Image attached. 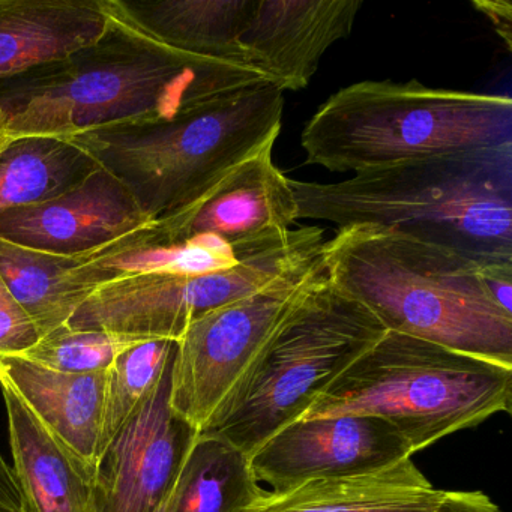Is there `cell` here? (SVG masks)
<instances>
[{"mask_svg":"<svg viewBox=\"0 0 512 512\" xmlns=\"http://www.w3.org/2000/svg\"><path fill=\"white\" fill-rule=\"evenodd\" d=\"M22 512H97L95 484L70 460L16 392L0 382Z\"/></svg>","mask_w":512,"mask_h":512,"instance_id":"19","label":"cell"},{"mask_svg":"<svg viewBox=\"0 0 512 512\" xmlns=\"http://www.w3.org/2000/svg\"><path fill=\"white\" fill-rule=\"evenodd\" d=\"M508 142L511 97L427 88L416 80L346 86L317 109L301 136L307 163L355 175Z\"/></svg>","mask_w":512,"mask_h":512,"instance_id":"5","label":"cell"},{"mask_svg":"<svg viewBox=\"0 0 512 512\" xmlns=\"http://www.w3.org/2000/svg\"><path fill=\"white\" fill-rule=\"evenodd\" d=\"M143 340L145 338L65 325L44 335L22 356L61 373H97L109 370L124 350Z\"/></svg>","mask_w":512,"mask_h":512,"instance_id":"24","label":"cell"},{"mask_svg":"<svg viewBox=\"0 0 512 512\" xmlns=\"http://www.w3.org/2000/svg\"><path fill=\"white\" fill-rule=\"evenodd\" d=\"M263 490L247 454L197 434L173 484L169 512H244Z\"/></svg>","mask_w":512,"mask_h":512,"instance_id":"22","label":"cell"},{"mask_svg":"<svg viewBox=\"0 0 512 512\" xmlns=\"http://www.w3.org/2000/svg\"><path fill=\"white\" fill-rule=\"evenodd\" d=\"M320 227L269 233L250 239L233 268L194 277L131 275L101 284L68 326L130 337L178 341L206 314L241 301L307 268L322 257Z\"/></svg>","mask_w":512,"mask_h":512,"instance_id":"8","label":"cell"},{"mask_svg":"<svg viewBox=\"0 0 512 512\" xmlns=\"http://www.w3.org/2000/svg\"><path fill=\"white\" fill-rule=\"evenodd\" d=\"M284 92L259 82L167 121L71 137L115 176L151 221L184 211L242 161L275 145Z\"/></svg>","mask_w":512,"mask_h":512,"instance_id":"4","label":"cell"},{"mask_svg":"<svg viewBox=\"0 0 512 512\" xmlns=\"http://www.w3.org/2000/svg\"><path fill=\"white\" fill-rule=\"evenodd\" d=\"M481 260L373 224L341 227L323 247L329 283L386 331L512 368V314L488 295Z\"/></svg>","mask_w":512,"mask_h":512,"instance_id":"2","label":"cell"},{"mask_svg":"<svg viewBox=\"0 0 512 512\" xmlns=\"http://www.w3.org/2000/svg\"><path fill=\"white\" fill-rule=\"evenodd\" d=\"M254 2L106 0V5L116 19L163 46L199 58L245 65L239 38Z\"/></svg>","mask_w":512,"mask_h":512,"instance_id":"18","label":"cell"},{"mask_svg":"<svg viewBox=\"0 0 512 512\" xmlns=\"http://www.w3.org/2000/svg\"><path fill=\"white\" fill-rule=\"evenodd\" d=\"M100 169L97 160L71 139L8 137L0 149V212L65 196Z\"/></svg>","mask_w":512,"mask_h":512,"instance_id":"20","label":"cell"},{"mask_svg":"<svg viewBox=\"0 0 512 512\" xmlns=\"http://www.w3.org/2000/svg\"><path fill=\"white\" fill-rule=\"evenodd\" d=\"M274 145L242 161L184 211L158 221L170 244L212 235L238 244L289 230L298 217L290 178L275 166Z\"/></svg>","mask_w":512,"mask_h":512,"instance_id":"14","label":"cell"},{"mask_svg":"<svg viewBox=\"0 0 512 512\" xmlns=\"http://www.w3.org/2000/svg\"><path fill=\"white\" fill-rule=\"evenodd\" d=\"M362 0H256L239 38L244 62L281 91L310 85L326 50L349 37Z\"/></svg>","mask_w":512,"mask_h":512,"instance_id":"13","label":"cell"},{"mask_svg":"<svg viewBox=\"0 0 512 512\" xmlns=\"http://www.w3.org/2000/svg\"><path fill=\"white\" fill-rule=\"evenodd\" d=\"M433 512H503L487 494L478 490H443Z\"/></svg>","mask_w":512,"mask_h":512,"instance_id":"27","label":"cell"},{"mask_svg":"<svg viewBox=\"0 0 512 512\" xmlns=\"http://www.w3.org/2000/svg\"><path fill=\"white\" fill-rule=\"evenodd\" d=\"M511 406L512 368L386 331L302 419L374 416L394 427L413 455Z\"/></svg>","mask_w":512,"mask_h":512,"instance_id":"6","label":"cell"},{"mask_svg":"<svg viewBox=\"0 0 512 512\" xmlns=\"http://www.w3.org/2000/svg\"><path fill=\"white\" fill-rule=\"evenodd\" d=\"M151 223L130 191L101 167L65 196L0 212V239L74 257L103 250Z\"/></svg>","mask_w":512,"mask_h":512,"instance_id":"12","label":"cell"},{"mask_svg":"<svg viewBox=\"0 0 512 512\" xmlns=\"http://www.w3.org/2000/svg\"><path fill=\"white\" fill-rule=\"evenodd\" d=\"M172 364L107 448L95 479L97 512H154L197 436L170 406Z\"/></svg>","mask_w":512,"mask_h":512,"instance_id":"11","label":"cell"},{"mask_svg":"<svg viewBox=\"0 0 512 512\" xmlns=\"http://www.w3.org/2000/svg\"><path fill=\"white\" fill-rule=\"evenodd\" d=\"M41 340L28 311L0 275V356H22Z\"/></svg>","mask_w":512,"mask_h":512,"instance_id":"25","label":"cell"},{"mask_svg":"<svg viewBox=\"0 0 512 512\" xmlns=\"http://www.w3.org/2000/svg\"><path fill=\"white\" fill-rule=\"evenodd\" d=\"M412 457L394 427L374 416L299 419L281 428L250 455L251 469L269 491L317 479L374 472Z\"/></svg>","mask_w":512,"mask_h":512,"instance_id":"10","label":"cell"},{"mask_svg":"<svg viewBox=\"0 0 512 512\" xmlns=\"http://www.w3.org/2000/svg\"><path fill=\"white\" fill-rule=\"evenodd\" d=\"M8 137H5L4 134H0V149H2V146L5 145V142H7Z\"/></svg>","mask_w":512,"mask_h":512,"instance_id":"30","label":"cell"},{"mask_svg":"<svg viewBox=\"0 0 512 512\" xmlns=\"http://www.w3.org/2000/svg\"><path fill=\"white\" fill-rule=\"evenodd\" d=\"M175 484V482H173ZM172 494H173V485L172 488H170L169 494H167L166 499L163 500V502L158 505V508L155 509L154 512H169L170 509V503H172Z\"/></svg>","mask_w":512,"mask_h":512,"instance_id":"29","label":"cell"},{"mask_svg":"<svg viewBox=\"0 0 512 512\" xmlns=\"http://www.w3.org/2000/svg\"><path fill=\"white\" fill-rule=\"evenodd\" d=\"M110 22L104 0H0V83L64 61Z\"/></svg>","mask_w":512,"mask_h":512,"instance_id":"16","label":"cell"},{"mask_svg":"<svg viewBox=\"0 0 512 512\" xmlns=\"http://www.w3.org/2000/svg\"><path fill=\"white\" fill-rule=\"evenodd\" d=\"M323 272L322 253L307 268L188 326L176 341L170 386V406L185 424L199 434L208 430L275 329Z\"/></svg>","mask_w":512,"mask_h":512,"instance_id":"9","label":"cell"},{"mask_svg":"<svg viewBox=\"0 0 512 512\" xmlns=\"http://www.w3.org/2000/svg\"><path fill=\"white\" fill-rule=\"evenodd\" d=\"M290 185L299 218L373 224L476 259L512 260V142Z\"/></svg>","mask_w":512,"mask_h":512,"instance_id":"3","label":"cell"},{"mask_svg":"<svg viewBox=\"0 0 512 512\" xmlns=\"http://www.w3.org/2000/svg\"><path fill=\"white\" fill-rule=\"evenodd\" d=\"M175 350V340L152 338L139 341L124 350L107 370L106 400L98 448L100 461L118 431L160 382L173 361Z\"/></svg>","mask_w":512,"mask_h":512,"instance_id":"23","label":"cell"},{"mask_svg":"<svg viewBox=\"0 0 512 512\" xmlns=\"http://www.w3.org/2000/svg\"><path fill=\"white\" fill-rule=\"evenodd\" d=\"M110 17L106 34L91 46L0 83V134L71 139L167 121L265 82L245 65L178 52Z\"/></svg>","mask_w":512,"mask_h":512,"instance_id":"1","label":"cell"},{"mask_svg":"<svg viewBox=\"0 0 512 512\" xmlns=\"http://www.w3.org/2000/svg\"><path fill=\"white\" fill-rule=\"evenodd\" d=\"M442 496L409 457L361 475L263 490L244 512H433Z\"/></svg>","mask_w":512,"mask_h":512,"instance_id":"17","label":"cell"},{"mask_svg":"<svg viewBox=\"0 0 512 512\" xmlns=\"http://www.w3.org/2000/svg\"><path fill=\"white\" fill-rule=\"evenodd\" d=\"M479 275L490 298L503 311L512 314V260H481Z\"/></svg>","mask_w":512,"mask_h":512,"instance_id":"26","label":"cell"},{"mask_svg":"<svg viewBox=\"0 0 512 512\" xmlns=\"http://www.w3.org/2000/svg\"><path fill=\"white\" fill-rule=\"evenodd\" d=\"M82 257L55 256L0 239V275L41 338L68 325L94 292L79 269Z\"/></svg>","mask_w":512,"mask_h":512,"instance_id":"21","label":"cell"},{"mask_svg":"<svg viewBox=\"0 0 512 512\" xmlns=\"http://www.w3.org/2000/svg\"><path fill=\"white\" fill-rule=\"evenodd\" d=\"M473 8L490 20L494 32L505 43L506 49H512V7L508 0H475Z\"/></svg>","mask_w":512,"mask_h":512,"instance_id":"28","label":"cell"},{"mask_svg":"<svg viewBox=\"0 0 512 512\" xmlns=\"http://www.w3.org/2000/svg\"><path fill=\"white\" fill-rule=\"evenodd\" d=\"M0 382L16 392L70 460L95 484L107 370L61 373L23 356H0Z\"/></svg>","mask_w":512,"mask_h":512,"instance_id":"15","label":"cell"},{"mask_svg":"<svg viewBox=\"0 0 512 512\" xmlns=\"http://www.w3.org/2000/svg\"><path fill=\"white\" fill-rule=\"evenodd\" d=\"M385 332L361 302L335 289L325 272L317 275L205 433L250 457L281 428L304 418Z\"/></svg>","mask_w":512,"mask_h":512,"instance_id":"7","label":"cell"}]
</instances>
